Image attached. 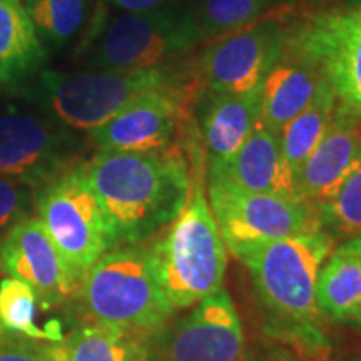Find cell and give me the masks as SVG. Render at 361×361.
<instances>
[{
    "label": "cell",
    "instance_id": "6",
    "mask_svg": "<svg viewBox=\"0 0 361 361\" xmlns=\"http://www.w3.org/2000/svg\"><path fill=\"white\" fill-rule=\"evenodd\" d=\"M82 45L85 66L102 71L171 67L204 37L189 8L169 7L146 13H99Z\"/></svg>",
    "mask_w": 361,
    "mask_h": 361
},
{
    "label": "cell",
    "instance_id": "3",
    "mask_svg": "<svg viewBox=\"0 0 361 361\" xmlns=\"http://www.w3.org/2000/svg\"><path fill=\"white\" fill-rule=\"evenodd\" d=\"M191 74L171 67L130 71H44L25 97L71 133H92L142 94L188 84Z\"/></svg>",
    "mask_w": 361,
    "mask_h": 361
},
{
    "label": "cell",
    "instance_id": "18",
    "mask_svg": "<svg viewBox=\"0 0 361 361\" xmlns=\"http://www.w3.org/2000/svg\"><path fill=\"white\" fill-rule=\"evenodd\" d=\"M319 80L318 67L288 42L281 59L261 85V123L281 134L284 126L308 106Z\"/></svg>",
    "mask_w": 361,
    "mask_h": 361
},
{
    "label": "cell",
    "instance_id": "5",
    "mask_svg": "<svg viewBox=\"0 0 361 361\" xmlns=\"http://www.w3.org/2000/svg\"><path fill=\"white\" fill-rule=\"evenodd\" d=\"M335 247V239L316 229L266 243L239 258L268 311L271 333L318 324L322 314L316 310V281Z\"/></svg>",
    "mask_w": 361,
    "mask_h": 361
},
{
    "label": "cell",
    "instance_id": "19",
    "mask_svg": "<svg viewBox=\"0 0 361 361\" xmlns=\"http://www.w3.org/2000/svg\"><path fill=\"white\" fill-rule=\"evenodd\" d=\"M54 361H151L147 336L116 326L85 323L61 341L42 343Z\"/></svg>",
    "mask_w": 361,
    "mask_h": 361
},
{
    "label": "cell",
    "instance_id": "13",
    "mask_svg": "<svg viewBox=\"0 0 361 361\" xmlns=\"http://www.w3.org/2000/svg\"><path fill=\"white\" fill-rule=\"evenodd\" d=\"M79 139L47 116H0V176L37 188L74 164Z\"/></svg>",
    "mask_w": 361,
    "mask_h": 361
},
{
    "label": "cell",
    "instance_id": "23",
    "mask_svg": "<svg viewBox=\"0 0 361 361\" xmlns=\"http://www.w3.org/2000/svg\"><path fill=\"white\" fill-rule=\"evenodd\" d=\"M42 44L61 51L82 29L87 0H22Z\"/></svg>",
    "mask_w": 361,
    "mask_h": 361
},
{
    "label": "cell",
    "instance_id": "9",
    "mask_svg": "<svg viewBox=\"0 0 361 361\" xmlns=\"http://www.w3.org/2000/svg\"><path fill=\"white\" fill-rule=\"evenodd\" d=\"M206 196L226 250L238 259L266 243L322 229L308 202L247 191L218 173H206Z\"/></svg>",
    "mask_w": 361,
    "mask_h": 361
},
{
    "label": "cell",
    "instance_id": "21",
    "mask_svg": "<svg viewBox=\"0 0 361 361\" xmlns=\"http://www.w3.org/2000/svg\"><path fill=\"white\" fill-rule=\"evenodd\" d=\"M361 306V256L335 247L316 281V310L324 318L348 323Z\"/></svg>",
    "mask_w": 361,
    "mask_h": 361
},
{
    "label": "cell",
    "instance_id": "33",
    "mask_svg": "<svg viewBox=\"0 0 361 361\" xmlns=\"http://www.w3.org/2000/svg\"><path fill=\"white\" fill-rule=\"evenodd\" d=\"M348 361H361V350L356 353L355 356H351V358Z\"/></svg>",
    "mask_w": 361,
    "mask_h": 361
},
{
    "label": "cell",
    "instance_id": "24",
    "mask_svg": "<svg viewBox=\"0 0 361 361\" xmlns=\"http://www.w3.org/2000/svg\"><path fill=\"white\" fill-rule=\"evenodd\" d=\"M273 0H194L189 7L204 39H221L263 19Z\"/></svg>",
    "mask_w": 361,
    "mask_h": 361
},
{
    "label": "cell",
    "instance_id": "34",
    "mask_svg": "<svg viewBox=\"0 0 361 361\" xmlns=\"http://www.w3.org/2000/svg\"><path fill=\"white\" fill-rule=\"evenodd\" d=\"M355 6H361V0H356V2H355Z\"/></svg>",
    "mask_w": 361,
    "mask_h": 361
},
{
    "label": "cell",
    "instance_id": "22",
    "mask_svg": "<svg viewBox=\"0 0 361 361\" xmlns=\"http://www.w3.org/2000/svg\"><path fill=\"white\" fill-rule=\"evenodd\" d=\"M336 112V101L326 80L322 78L313 99L291 123L284 126L279 139L284 161L291 174L305 164L326 133Z\"/></svg>",
    "mask_w": 361,
    "mask_h": 361
},
{
    "label": "cell",
    "instance_id": "27",
    "mask_svg": "<svg viewBox=\"0 0 361 361\" xmlns=\"http://www.w3.org/2000/svg\"><path fill=\"white\" fill-rule=\"evenodd\" d=\"M32 209L34 188L19 179L0 176V238H6L13 226L30 218Z\"/></svg>",
    "mask_w": 361,
    "mask_h": 361
},
{
    "label": "cell",
    "instance_id": "25",
    "mask_svg": "<svg viewBox=\"0 0 361 361\" xmlns=\"http://www.w3.org/2000/svg\"><path fill=\"white\" fill-rule=\"evenodd\" d=\"M319 228L335 241L353 239L361 234V164L326 200L313 206Z\"/></svg>",
    "mask_w": 361,
    "mask_h": 361
},
{
    "label": "cell",
    "instance_id": "17",
    "mask_svg": "<svg viewBox=\"0 0 361 361\" xmlns=\"http://www.w3.org/2000/svg\"><path fill=\"white\" fill-rule=\"evenodd\" d=\"M206 173H218L247 191L301 201L284 161L279 134L269 130L261 121L223 169Z\"/></svg>",
    "mask_w": 361,
    "mask_h": 361
},
{
    "label": "cell",
    "instance_id": "26",
    "mask_svg": "<svg viewBox=\"0 0 361 361\" xmlns=\"http://www.w3.org/2000/svg\"><path fill=\"white\" fill-rule=\"evenodd\" d=\"M37 296L29 284L7 276L0 281V328L20 338L54 341L47 329L35 324Z\"/></svg>",
    "mask_w": 361,
    "mask_h": 361
},
{
    "label": "cell",
    "instance_id": "20",
    "mask_svg": "<svg viewBox=\"0 0 361 361\" xmlns=\"http://www.w3.org/2000/svg\"><path fill=\"white\" fill-rule=\"evenodd\" d=\"M45 47L22 0H0V84L19 85L40 72Z\"/></svg>",
    "mask_w": 361,
    "mask_h": 361
},
{
    "label": "cell",
    "instance_id": "7",
    "mask_svg": "<svg viewBox=\"0 0 361 361\" xmlns=\"http://www.w3.org/2000/svg\"><path fill=\"white\" fill-rule=\"evenodd\" d=\"M34 209L80 281L112 250L109 226L84 162H74L35 188Z\"/></svg>",
    "mask_w": 361,
    "mask_h": 361
},
{
    "label": "cell",
    "instance_id": "16",
    "mask_svg": "<svg viewBox=\"0 0 361 361\" xmlns=\"http://www.w3.org/2000/svg\"><path fill=\"white\" fill-rule=\"evenodd\" d=\"M361 164V121L336 111L323 139L293 176L298 197L314 206Z\"/></svg>",
    "mask_w": 361,
    "mask_h": 361
},
{
    "label": "cell",
    "instance_id": "31",
    "mask_svg": "<svg viewBox=\"0 0 361 361\" xmlns=\"http://www.w3.org/2000/svg\"><path fill=\"white\" fill-rule=\"evenodd\" d=\"M319 2V0H273V4L278 6H286V7H300V6H311V4Z\"/></svg>",
    "mask_w": 361,
    "mask_h": 361
},
{
    "label": "cell",
    "instance_id": "11",
    "mask_svg": "<svg viewBox=\"0 0 361 361\" xmlns=\"http://www.w3.org/2000/svg\"><path fill=\"white\" fill-rule=\"evenodd\" d=\"M288 35L290 25L284 13H268L252 25L207 45L194 62L192 75L213 92H250L263 85L266 75L281 59Z\"/></svg>",
    "mask_w": 361,
    "mask_h": 361
},
{
    "label": "cell",
    "instance_id": "14",
    "mask_svg": "<svg viewBox=\"0 0 361 361\" xmlns=\"http://www.w3.org/2000/svg\"><path fill=\"white\" fill-rule=\"evenodd\" d=\"M0 266L32 288L42 310L66 303L82 284L37 218L24 219L2 239Z\"/></svg>",
    "mask_w": 361,
    "mask_h": 361
},
{
    "label": "cell",
    "instance_id": "36",
    "mask_svg": "<svg viewBox=\"0 0 361 361\" xmlns=\"http://www.w3.org/2000/svg\"><path fill=\"white\" fill-rule=\"evenodd\" d=\"M0 252H2V243H0Z\"/></svg>",
    "mask_w": 361,
    "mask_h": 361
},
{
    "label": "cell",
    "instance_id": "28",
    "mask_svg": "<svg viewBox=\"0 0 361 361\" xmlns=\"http://www.w3.org/2000/svg\"><path fill=\"white\" fill-rule=\"evenodd\" d=\"M0 361H54L47 351L44 350L42 343L22 340H8L0 343Z\"/></svg>",
    "mask_w": 361,
    "mask_h": 361
},
{
    "label": "cell",
    "instance_id": "1",
    "mask_svg": "<svg viewBox=\"0 0 361 361\" xmlns=\"http://www.w3.org/2000/svg\"><path fill=\"white\" fill-rule=\"evenodd\" d=\"M84 169L107 219L112 250L139 245L168 228L191 192L184 149L161 154L97 149Z\"/></svg>",
    "mask_w": 361,
    "mask_h": 361
},
{
    "label": "cell",
    "instance_id": "2",
    "mask_svg": "<svg viewBox=\"0 0 361 361\" xmlns=\"http://www.w3.org/2000/svg\"><path fill=\"white\" fill-rule=\"evenodd\" d=\"M191 192L183 211L151 246L171 308H191L223 288L228 250L206 196V162L191 164Z\"/></svg>",
    "mask_w": 361,
    "mask_h": 361
},
{
    "label": "cell",
    "instance_id": "4",
    "mask_svg": "<svg viewBox=\"0 0 361 361\" xmlns=\"http://www.w3.org/2000/svg\"><path fill=\"white\" fill-rule=\"evenodd\" d=\"M80 308L89 323L154 336L174 310L157 278L151 246L129 245L107 251L82 279Z\"/></svg>",
    "mask_w": 361,
    "mask_h": 361
},
{
    "label": "cell",
    "instance_id": "12",
    "mask_svg": "<svg viewBox=\"0 0 361 361\" xmlns=\"http://www.w3.org/2000/svg\"><path fill=\"white\" fill-rule=\"evenodd\" d=\"M154 336V348L162 361L247 360L245 329L224 288L201 300Z\"/></svg>",
    "mask_w": 361,
    "mask_h": 361
},
{
    "label": "cell",
    "instance_id": "30",
    "mask_svg": "<svg viewBox=\"0 0 361 361\" xmlns=\"http://www.w3.org/2000/svg\"><path fill=\"white\" fill-rule=\"evenodd\" d=\"M338 247H340V250H343V251L355 252V255L361 256V234H360V236L353 238V239H348V241H345L341 246H338Z\"/></svg>",
    "mask_w": 361,
    "mask_h": 361
},
{
    "label": "cell",
    "instance_id": "10",
    "mask_svg": "<svg viewBox=\"0 0 361 361\" xmlns=\"http://www.w3.org/2000/svg\"><path fill=\"white\" fill-rule=\"evenodd\" d=\"M288 42L318 67L336 111L361 121V6L308 13Z\"/></svg>",
    "mask_w": 361,
    "mask_h": 361
},
{
    "label": "cell",
    "instance_id": "35",
    "mask_svg": "<svg viewBox=\"0 0 361 361\" xmlns=\"http://www.w3.org/2000/svg\"><path fill=\"white\" fill-rule=\"evenodd\" d=\"M246 361H261V360H250V358H247Z\"/></svg>",
    "mask_w": 361,
    "mask_h": 361
},
{
    "label": "cell",
    "instance_id": "29",
    "mask_svg": "<svg viewBox=\"0 0 361 361\" xmlns=\"http://www.w3.org/2000/svg\"><path fill=\"white\" fill-rule=\"evenodd\" d=\"M107 2L126 13H146L173 6L174 0H107Z\"/></svg>",
    "mask_w": 361,
    "mask_h": 361
},
{
    "label": "cell",
    "instance_id": "8",
    "mask_svg": "<svg viewBox=\"0 0 361 361\" xmlns=\"http://www.w3.org/2000/svg\"><path fill=\"white\" fill-rule=\"evenodd\" d=\"M202 89L192 75L180 87L142 94L117 112L111 121L90 133V142L104 151L161 154L184 149L186 154L202 146L194 102Z\"/></svg>",
    "mask_w": 361,
    "mask_h": 361
},
{
    "label": "cell",
    "instance_id": "15",
    "mask_svg": "<svg viewBox=\"0 0 361 361\" xmlns=\"http://www.w3.org/2000/svg\"><path fill=\"white\" fill-rule=\"evenodd\" d=\"M261 116V85L245 94L213 92L202 87L194 117L204 149L206 171L223 169L247 141Z\"/></svg>",
    "mask_w": 361,
    "mask_h": 361
},
{
    "label": "cell",
    "instance_id": "32",
    "mask_svg": "<svg viewBox=\"0 0 361 361\" xmlns=\"http://www.w3.org/2000/svg\"><path fill=\"white\" fill-rule=\"evenodd\" d=\"M350 324H351V326H355V328H358V329H361V306H360V308H358V311H356V313H355V316H353V318H351L350 319V322H348Z\"/></svg>",
    "mask_w": 361,
    "mask_h": 361
}]
</instances>
